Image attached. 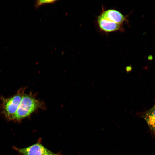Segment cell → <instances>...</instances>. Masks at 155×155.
I'll list each match as a JSON object with an SVG mask.
<instances>
[{
  "label": "cell",
  "instance_id": "obj_1",
  "mask_svg": "<svg viewBox=\"0 0 155 155\" xmlns=\"http://www.w3.org/2000/svg\"><path fill=\"white\" fill-rule=\"evenodd\" d=\"M45 108L44 102L31 93L24 94L13 120L18 121L27 117L38 109Z\"/></svg>",
  "mask_w": 155,
  "mask_h": 155
},
{
  "label": "cell",
  "instance_id": "obj_2",
  "mask_svg": "<svg viewBox=\"0 0 155 155\" xmlns=\"http://www.w3.org/2000/svg\"><path fill=\"white\" fill-rule=\"evenodd\" d=\"M25 88H21L11 97L9 98L1 97L0 108L2 113L7 119L13 120L22 96L25 94Z\"/></svg>",
  "mask_w": 155,
  "mask_h": 155
},
{
  "label": "cell",
  "instance_id": "obj_3",
  "mask_svg": "<svg viewBox=\"0 0 155 155\" xmlns=\"http://www.w3.org/2000/svg\"><path fill=\"white\" fill-rule=\"evenodd\" d=\"M97 20L99 29L103 32L108 33L124 31L122 25L109 20L100 14L98 17Z\"/></svg>",
  "mask_w": 155,
  "mask_h": 155
},
{
  "label": "cell",
  "instance_id": "obj_4",
  "mask_svg": "<svg viewBox=\"0 0 155 155\" xmlns=\"http://www.w3.org/2000/svg\"><path fill=\"white\" fill-rule=\"evenodd\" d=\"M13 148L23 155H43L51 152L39 143L24 148H18L15 146Z\"/></svg>",
  "mask_w": 155,
  "mask_h": 155
},
{
  "label": "cell",
  "instance_id": "obj_5",
  "mask_svg": "<svg viewBox=\"0 0 155 155\" xmlns=\"http://www.w3.org/2000/svg\"><path fill=\"white\" fill-rule=\"evenodd\" d=\"M100 15L108 20L120 24L122 25L128 21L126 17L120 11L114 9L106 10L103 9Z\"/></svg>",
  "mask_w": 155,
  "mask_h": 155
},
{
  "label": "cell",
  "instance_id": "obj_6",
  "mask_svg": "<svg viewBox=\"0 0 155 155\" xmlns=\"http://www.w3.org/2000/svg\"><path fill=\"white\" fill-rule=\"evenodd\" d=\"M142 117L146 121L152 132L155 135V106H154L145 112Z\"/></svg>",
  "mask_w": 155,
  "mask_h": 155
},
{
  "label": "cell",
  "instance_id": "obj_7",
  "mask_svg": "<svg viewBox=\"0 0 155 155\" xmlns=\"http://www.w3.org/2000/svg\"><path fill=\"white\" fill-rule=\"evenodd\" d=\"M57 0H38L36 1L35 4V7L36 9L42 4L45 3H54Z\"/></svg>",
  "mask_w": 155,
  "mask_h": 155
},
{
  "label": "cell",
  "instance_id": "obj_8",
  "mask_svg": "<svg viewBox=\"0 0 155 155\" xmlns=\"http://www.w3.org/2000/svg\"><path fill=\"white\" fill-rule=\"evenodd\" d=\"M132 67L131 66H127L126 67V71L127 73H129L132 70Z\"/></svg>",
  "mask_w": 155,
  "mask_h": 155
},
{
  "label": "cell",
  "instance_id": "obj_9",
  "mask_svg": "<svg viewBox=\"0 0 155 155\" xmlns=\"http://www.w3.org/2000/svg\"><path fill=\"white\" fill-rule=\"evenodd\" d=\"M43 155H59V154H55L51 152L49 153Z\"/></svg>",
  "mask_w": 155,
  "mask_h": 155
},
{
  "label": "cell",
  "instance_id": "obj_10",
  "mask_svg": "<svg viewBox=\"0 0 155 155\" xmlns=\"http://www.w3.org/2000/svg\"><path fill=\"white\" fill-rule=\"evenodd\" d=\"M153 58V57L152 55H150L148 57V59L149 60L152 59Z\"/></svg>",
  "mask_w": 155,
  "mask_h": 155
},
{
  "label": "cell",
  "instance_id": "obj_11",
  "mask_svg": "<svg viewBox=\"0 0 155 155\" xmlns=\"http://www.w3.org/2000/svg\"><path fill=\"white\" fill-rule=\"evenodd\" d=\"M154 106H155V105H154Z\"/></svg>",
  "mask_w": 155,
  "mask_h": 155
}]
</instances>
